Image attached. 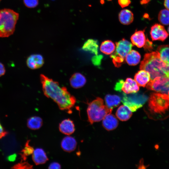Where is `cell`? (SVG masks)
Returning a JSON list of instances; mask_svg holds the SVG:
<instances>
[{"instance_id": "cell-1", "label": "cell", "mask_w": 169, "mask_h": 169, "mask_svg": "<svg viewBox=\"0 0 169 169\" xmlns=\"http://www.w3.org/2000/svg\"><path fill=\"white\" fill-rule=\"evenodd\" d=\"M40 80L44 95L56 103L60 110L70 112L71 109L76 102L75 98L71 95L65 87H61L58 82L45 75L41 74Z\"/></svg>"}, {"instance_id": "cell-2", "label": "cell", "mask_w": 169, "mask_h": 169, "mask_svg": "<svg viewBox=\"0 0 169 169\" xmlns=\"http://www.w3.org/2000/svg\"><path fill=\"white\" fill-rule=\"evenodd\" d=\"M166 66L158 53L153 52L145 54L143 59L141 62L140 69L148 72L152 80L156 77L166 76L164 72Z\"/></svg>"}, {"instance_id": "cell-3", "label": "cell", "mask_w": 169, "mask_h": 169, "mask_svg": "<svg viewBox=\"0 0 169 169\" xmlns=\"http://www.w3.org/2000/svg\"><path fill=\"white\" fill-rule=\"evenodd\" d=\"M19 14L9 9L0 10V37H7L14 32Z\"/></svg>"}, {"instance_id": "cell-4", "label": "cell", "mask_w": 169, "mask_h": 169, "mask_svg": "<svg viewBox=\"0 0 169 169\" xmlns=\"http://www.w3.org/2000/svg\"><path fill=\"white\" fill-rule=\"evenodd\" d=\"M112 110L104 105L102 99L97 97L88 104L87 110L88 121L91 124L99 122L106 115L111 113Z\"/></svg>"}, {"instance_id": "cell-5", "label": "cell", "mask_w": 169, "mask_h": 169, "mask_svg": "<svg viewBox=\"0 0 169 169\" xmlns=\"http://www.w3.org/2000/svg\"><path fill=\"white\" fill-rule=\"evenodd\" d=\"M149 110L152 114L162 115L169 108V96L160 93H152L148 102Z\"/></svg>"}, {"instance_id": "cell-6", "label": "cell", "mask_w": 169, "mask_h": 169, "mask_svg": "<svg viewBox=\"0 0 169 169\" xmlns=\"http://www.w3.org/2000/svg\"><path fill=\"white\" fill-rule=\"evenodd\" d=\"M115 44V51L110 55V57L115 66L119 67L124 62L125 56L131 50L133 45L124 38L116 42Z\"/></svg>"}, {"instance_id": "cell-7", "label": "cell", "mask_w": 169, "mask_h": 169, "mask_svg": "<svg viewBox=\"0 0 169 169\" xmlns=\"http://www.w3.org/2000/svg\"><path fill=\"white\" fill-rule=\"evenodd\" d=\"M136 93L128 95L123 94L121 100L123 104L128 106L132 112L135 111L142 107L148 99L146 95Z\"/></svg>"}, {"instance_id": "cell-8", "label": "cell", "mask_w": 169, "mask_h": 169, "mask_svg": "<svg viewBox=\"0 0 169 169\" xmlns=\"http://www.w3.org/2000/svg\"><path fill=\"white\" fill-rule=\"evenodd\" d=\"M146 86L148 90L168 95L169 79L166 76L156 77L150 80Z\"/></svg>"}, {"instance_id": "cell-9", "label": "cell", "mask_w": 169, "mask_h": 169, "mask_svg": "<svg viewBox=\"0 0 169 169\" xmlns=\"http://www.w3.org/2000/svg\"><path fill=\"white\" fill-rule=\"evenodd\" d=\"M150 34L152 41H164L168 36L164 26L158 23H155L151 27Z\"/></svg>"}, {"instance_id": "cell-10", "label": "cell", "mask_w": 169, "mask_h": 169, "mask_svg": "<svg viewBox=\"0 0 169 169\" xmlns=\"http://www.w3.org/2000/svg\"><path fill=\"white\" fill-rule=\"evenodd\" d=\"M27 66L31 69L40 68L44 64L43 57L39 54H33L29 56L26 61Z\"/></svg>"}, {"instance_id": "cell-11", "label": "cell", "mask_w": 169, "mask_h": 169, "mask_svg": "<svg viewBox=\"0 0 169 169\" xmlns=\"http://www.w3.org/2000/svg\"><path fill=\"white\" fill-rule=\"evenodd\" d=\"M139 90V86L136 82L131 78H127L124 82L121 89V90L128 94L136 93Z\"/></svg>"}, {"instance_id": "cell-12", "label": "cell", "mask_w": 169, "mask_h": 169, "mask_svg": "<svg viewBox=\"0 0 169 169\" xmlns=\"http://www.w3.org/2000/svg\"><path fill=\"white\" fill-rule=\"evenodd\" d=\"M32 159L33 162L37 165L44 164L49 160L44 151L40 148L34 150L32 154Z\"/></svg>"}, {"instance_id": "cell-13", "label": "cell", "mask_w": 169, "mask_h": 169, "mask_svg": "<svg viewBox=\"0 0 169 169\" xmlns=\"http://www.w3.org/2000/svg\"><path fill=\"white\" fill-rule=\"evenodd\" d=\"M59 129L62 133L68 136L70 135L75 131L73 121L69 119L63 120L59 124Z\"/></svg>"}, {"instance_id": "cell-14", "label": "cell", "mask_w": 169, "mask_h": 169, "mask_svg": "<svg viewBox=\"0 0 169 169\" xmlns=\"http://www.w3.org/2000/svg\"><path fill=\"white\" fill-rule=\"evenodd\" d=\"M118 125V121L117 118L111 113L106 115L103 119V126L107 131L114 130L117 127Z\"/></svg>"}, {"instance_id": "cell-15", "label": "cell", "mask_w": 169, "mask_h": 169, "mask_svg": "<svg viewBox=\"0 0 169 169\" xmlns=\"http://www.w3.org/2000/svg\"><path fill=\"white\" fill-rule=\"evenodd\" d=\"M77 145V141L75 139L69 136L64 137L61 143V146L63 150L68 152L74 151Z\"/></svg>"}, {"instance_id": "cell-16", "label": "cell", "mask_w": 169, "mask_h": 169, "mask_svg": "<svg viewBox=\"0 0 169 169\" xmlns=\"http://www.w3.org/2000/svg\"><path fill=\"white\" fill-rule=\"evenodd\" d=\"M144 30L136 31L131 37L132 44L138 48L144 47L146 40Z\"/></svg>"}, {"instance_id": "cell-17", "label": "cell", "mask_w": 169, "mask_h": 169, "mask_svg": "<svg viewBox=\"0 0 169 169\" xmlns=\"http://www.w3.org/2000/svg\"><path fill=\"white\" fill-rule=\"evenodd\" d=\"M151 79L149 73L145 70L141 69L135 75L134 80L139 86L145 87Z\"/></svg>"}, {"instance_id": "cell-18", "label": "cell", "mask_w": 169, "mask_h": 169, "mask_svg": "<svg viewBox=\"0 0 169 169\" xmlns=\"http://www.w3.org/2000/svg\"><path fill=\"white\" fill-rule=\"evenodd\" d=\"M71 86L74 88L78 89L84 85L86 82L85 77L79 73H75L70 79Z\"/></svg>"}, {"instance_id": "cell-19", "label": "cell", "mask_w": 169, "mask_h": 169, "mask_svg": "<svg viewBox=\"0 0 169 169\" xmlns=\"http://www.w3.org/2000/svg\"><path fill=\"white\" fill-rule=\"evenodd\" d=\"M132 111L127 106L124 105L120 106L117 110L116 115L122 121L128 120L132 115Z\"/></svg>"}, {"instance_id": "cell-20", "label": "cell", "mask_w": 169, "mask_h": 169, "mask_svg": "<svg viewBox=\"0 0 169 169\" xmlns=\"http://www.w3.org/2000/svg\"><path fill=\"white\" fill-rule=\"evenodd\" d=\"M119 19L120 23L122 24L126 25L130 24L133 21V14L129 10H122L119 14Z\"/></svg>"}, {"instance_id": "cell-21", "label": "cell", "mask_w": 169, "mask_h": 169, "mask_svg": "<svg viewBox=\"0 0 169 169\" xmlns=\"http://www.w3.org/2000/svg\"><path fill=\"white\" fill-rule=\"evenodd\" d=\"M141 56L139 52L135 50H131L126 55L125 59L130 65H135L140 62Z\"/></svg>"}, {"instance_id": "cell-22", "label": "cell", "mask_w": 169, "mask_h": 169, "mask_svg": "<svg viewBox=\"0 0 169 169\" xmlns=\"http://www.w3.org/2000/svg\"><path fill=\"white\" fill-rule=\"evenodd\" d=\"M156 52L159 57L167 66H169V45H164L159 46Z\"/></svg>"}, {"instance_id": "cell-23", "label": "cell", "mask_w": 169, "mask_h": 169, "mask_svg": "<svg viewBox=\"0 0 169 169\" xmlns=\"http://www.w3.org/2000/svg\"><path fill=\"white\" fill-rule=\"evenodd\" d=\"M98 48L97 41L92 39H89L86 41L82 47L84 50L89 51L96 55L98 53Z\"/></svg>"}, {"instance_id": "cell-24", "label": "cell", "mask_w": 169, "mask_h": 169, "mask_svg": "<svg viewBox=\"0 0 169 169\" xmlns=\"http://www.w3.org/2000/svg\"><path fill=\"white\" fill-rule=\"evenodd\" d=\"M43 121L40 117L33 116L30 117L27 120L28 127L30 129L36 130L40 129L42 126Z\"/></svg>"}, {"instance_id": "cell-25", "label": "cell", "mask_w": 169, "mask_h": 169, "mask_svg": "<svg viewBox=\"0 0 169 169\" xmlns=\"http://www.w3.org/2000/svg\"><path fill=\"white\" fill-rule=\"evenodd\" d=\"M120 98L116 95H107L105 97L106 105L110 109L112 110L118 106L120 102Z\"/></svg>"}, {"instance_id": "cell-26", "label": "cell", "mask_w": 169, "mask_h": 169, "mask_svg": "<svg viewBox=\"0 0 169 169\" xmlns=\"http://www.w3.org/2000/svg\"><path fill=\"white\" fill-rule=\"evenodd\" d=\"M115 44L111 40H106L101 43L100 49V51L106 54H110L115 50Z\"/></svg>"}, {"instance_id": "cell-27", "label": "cell", "mask_w": 169, "mask_h": 169, "mask_svg": "<svg viewBox=\"0 0 169 169\" xmlns=\"http://www.w3.org/2000/svg\"><path fill=\"white\" fill-rule=\"evenodd\" d=\"M158 20L162 24L169 25V10L167 9L161 10L158 14Z\"/></svg>"}, {"instance_id": "cell-28", "label": "cell", "mask_w": 169, "mask_h": 169, "mask_svg": "<svg viewBox=\"0 0 169 169\" xmlns=\"http://www.w3.org/2000/svg\"><path fill=\"white\" fill-rule=\"evenodd\" d=\"M29 140L27 141L21 151L22 153L20 155L23 160H25L27 156L32 155L34 150L33 147L29 145Z\"/></svg>"}, {"instance_id": "cell-29", "label": "cell", "mask_w": 169, "mask_h": 169, "mask_svg": "<svg viewBox=\"0 0 169 169\" xmlns=\"http://www.w3.org/2000/svg\"><path fill=\"white\" fill-rule=\"evenodd\" d=\"M23 1L25 6L30 8L36 7L38 4V0H23Z\"/></svg>"}, {"instance_id": "cell-30", "label": "cell", "mask_w": 169, "mask_h": 169, "mask_svg": "<svg viewBox=\"0 0 169 169\" xmlns=\"http://www.w3.org/2000/svg\"><path fill=\"white\" fill-rule=\"evenodd\" d=\"M32 165H30L28 162H24L15 165L13 166V168L16 169H28L32 168Z\"/></svg>"}, {"instance_id": "cell-31", "label": "cell", "mask_w": 169, "mask_h": 169, "mask_svg": "<svg viewBox=\"0 0 169 169\" xmlns=\"http://www.w3.org/2000/svg\"><path fill=\"white\" fill-rule=\"evenodd\" d=\"M118 3L120 6L122 8L128 6L131 3V0H118Z\"/></svg>"}, {"instance_id": "cell-32", "label": "cell", "mask_w": 169, "mask_h": 169, "mask_svg": "<svg viewBox=\"0 0 169 169\" xmlns=\"http://www.w3.org/2000/svg\"><path fill=\"white\" fill-rule=\"evenodd\" d=\"M144 47L146 50L147 49L149 51L153 49L152 42L149 41L148 39H147Z\"/></svg>"}, {"instance_id": "cell-33", "label": "cell", "mask_w": 169, "mask_h": 169, "mask_svg": "<svg viewBox=\"0 0 169 169\" xmlns=\"http://www.w3.org/2000/svg\"><path fill=\"white\" fill-rule=\"evenodd\" d=\"M61 166L59 163L57 162H53L50 163L49 166V169H59Z\"/></svg>"}, {"instance_id": "cell-34", "label": "cell", "mask_w": 169, "mask_h": 169, "mask_svg": "<svg viewBox=\"0 0 169 169\" xmlns=\"http://www.w3.org/2000/svg\"><path fill=\"white\" fill-rule=\"evenodd\" d=\"M124 81L122 79L120 80L116 84L115 87V90L116 91H120L122 85Z\"/></svg>"}, {"instance_id": "cell-35", "label": "cell", "mask_w": 169, "mask_h": 169, "mask_svg": "<svg viewBox=\"0 0 169 169\" xmlns=\"http://www.w3.org/2000/svg\"><path fill=\"white\" fill-rule=\"evenodd\" d=\"M97 55L96 57L93 58L92 60L93 64L95 65H98L100 64L101 59L102 58V56L100 55L98 56Z\"/></svg>"}, {"instance_id": "cell-36", "label": "cell", "mask_w": 169, "mask_h": 169, "mask_svg": "<svg viewBox=\"0 0 169 169\" xmlns=\"http://www.w3.org/2000/svg\"><path fill=\"white\" fill-rule=\"evenodd\" d=\"M8 134L0 123V139L5 136Z\"/></svg>"}, {"instance_id": "cell-37", "label": "cell", "mask_w": 169, "mask_h": 169, "mask_svg": "<svg viewBox=\"0 0 169 169\" xmlns=\"http://www.w3.org/2000/svg\"><path fill=\"white\" fill-rule=\"evenodd\" d=\"M5 72V69L4 65L0 62V77L3 75Z\"/></svg>"}, {"instance_id": "cell-38", "label": "cell", "mask_w": 169, "mask_h": 169, "mask_svg": "<svg viewBox=\"0 0 169 169\" xmlns=\"http://www.w3.org/2000/svg\"><path fill=\"white\" fill-rule=\"evenodd\" d=\"M164 73L165 76L169 79V66L166 65Z\"/></svg>"}, {"instance_id": "cell-39", "label": "cell", "mask_w": 169, "mask_h": 169, "mask_svg": "<svg viewBox=\"0 0 169 169\" xmlns=\"http://www.w3.org/2000/svg\"><path fill=\"white\" fill-rule=\"evenodd\" d=\"M164 4L166 8L169 10V0H164Z\"/></svg>"}, {"instance_id": "cell-40", "label": "cell", "mask_w": 169, "mask_h": 169, "mask_svg": "<svg viewBox=\"0 0 169 169\" xmlns=\"http://www.w3.org/2000/svg\"><path fill=\"white\" fill-rule=\"evenodd\" d=\"M15 155H12V156L9 157L8 159L10 161H13V159H15Z\"/></svg>"}, {"instance_id": "cell-41", "label": "cell", "mask_w": 169, "mask_h": 169, "mask_svg": "<svg viewBox=\"0 0 169 169\" xmlns=\"http://www.w3.org/2000/svg\"><path fill=\"white\" fill-rule=\"evenodd\" d=\"M150 0H141V4H146L148 3Z\"/></svg>"}, {"instance_id": "cell-42", "label": "cell", "mask_w": 169, "mask_h": 169, "mask_svg": "<svg viewBox=\"0 0 169 169\" xmlns=\"http://www.w3.org/2000/svg\"><path fill=\"white\" fill-rule=\"evenodd\" d=\"M168 34H169V26L168 27Z\"/></svg>"}, {"instance_id": "cell-43", "label": "cell", "mask_w": 169, "mask_h": 169, "mask_svg": "<svg viewBox=\"0 0 169 169\" xmlns=\"http://www.w3.org/2000/svg\"><path fill=\"white\" fill-rule=\"evenodd\" d=\"M168 95H169V93H168Z\"/></svg>"}, {"instance_id": "cell-44", "label": "cell", "mask_w": 169, "mask_h": 169, "mask_svg": "<svg viewBox=\"0 0 169 169\" xmlns=\"http://www.w3.org/2000/svg\"></svg>"}, {"instance_id": "cell-45", "label": "cell", "mask_w": 169, "mask_h": 169, "mask_svg": "<svg viewBox=\"0 0 169 169\" xmlns=\"http://www.w3.org/2000/svg\"></svg>"}]
</instances>
